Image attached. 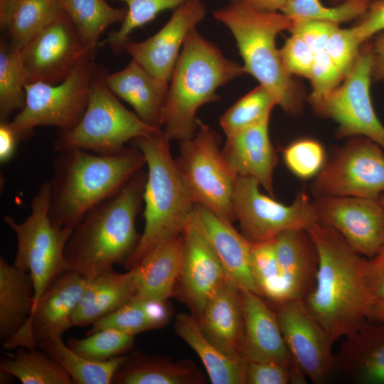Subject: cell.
Returning <instances> with one entry per match:
<instances>
[{
	"label": "cell",
	"instance_id": "32",
	"mask_svg": "<svg viewBox=\"0 0 384 384\" xmlns=\"http://www.w3.org/2000/svg\"><path fill=\"white\" fill-rule=\"evenodd\" d=\"M201 377L191 365L147 356H126L116 372V384H191Z\"/></svg>",
	"mask_w": 384,
	"mask_h": 384
},
{
	"label": "cell",
	"instance_id": "52",
	"mask_svg": "<svg viewBox=\"0 0 384 384\" xmlns=\"http://www.w3.org/2000/svg\"><path fill=\"white\" fill-rule=\"evenodd\" d=\"M373 53L372 78L384 80V33L379 34L371 43Z\"/></svg>",
	"mask_w": 384,
	"mask_h": 384
},
{
	"label": "cell",
	"instance_id": "31",
	"mask_svg": "<svg viewBox=\"0 0 384 384\" xmlns=\"http://www.w3.org/2000/svg\"><path fill=\"white\" fill-rule=\"evenodd\" d=\"M63 11L61 0H0V27L8 41L21 48Z\"/></svg>",
	"mask_w": 384,
	"mask_h": 384
},
{
	"label": "cell",
	"instance_id": "33",
	"mask_svg": "<svg viewBox=\"0 0 384 384\" xmlns=\"http://www.w3.org/2000/svg\"><path fill=\"white\" fill-rule=\"evenodd\" d=\"M40 348L59 363L69 373L73 383L110 384L126 356L97 362L83 358L65 345L62 336H48L37 340Z\"/></svg>",
	"mask_w": 384,
	"mask_h": 384
},
{
	"label": "cell",
	"instance_id": "39",
	"mask_svg": "<svg viewBox=\"0 0 384 384\" xmlns=\"http://www.w3.org/2000/svg\"><path fill=\"white\" fill-rule=\"evenodd\" d=\"M274 239L252 242L251 265L260 295L279 306L288 302V298L278 267Z\"/></svg>",
	"mask_w": 384,
	"mask_h": 384
},
{
	"label": "cell",
	"instance_id": "42",
	"mask_svg": "<svg viewBox=\"0 0 384 384\" xmlns=\"http://www.w3.org/2000/svg\"><path fill=\"white\" fill-rule=\"evenodd\" d=\"M78 339L70 338L67 345L74 352L92 361L102 362L131 350L134 336L114 329H104Z\"/></svg>",
	"mask_w": 384,
	"mask_h": 384
},
{
	"label": "cell",
	"instance_id": "35",
	"mask_svg": "<svg viewBox=\"0 0 384 384\" xmlns=\"http://www.w3.org/2000/svg\"><path fill=\"white\" fill-rule=\"evenodd\" d=\"M1 372L23 384H73L67 370L38 348L19 347L13 357L1 360Z\"/></svg>",
	"mask_w": 384,
	"mask_h": 384
},
{
	"label": "cell",
	"instance_id": "40",
	"mask_svg": "<svg viewBox=\"0 0 384 384\" xmlns=\"http://www.w3.org/2000/svg\"><path fill=\"white\" fill-rule=\"evenodd\" d=\"M373 0H345L326 6L320 0H288L281 12L294 20H316L336 25L361 17Z\"/></svg>",
	"mask_w": 384,
	"mask_h": 384
},
{
	"label": "cell",
	"instance_id": "16",
	"mask_svg": "<svg viewBox=\"0 0 384 384\" xmlns=\"http://www.w3.org/2000/svg\"><path fill=\"white\" fill-rule=\"evenodd\" d=\"M87 278L68 270L49 284L35 304L26 324L3 341V346L35 348L39 338L62 334L73 326L72 318L84 292Z\"/></svg>",
	"mask_w": 384,
	"mask_h": 384
},
{
	"label": "cell",
	"instance_id": "45",
	"mask_svg": "<svg viewBox=\"0 0 384 384\" xmlns=\"http://www.w3.org/2000/svg\"><path fill=\"white\" fill-rule=\"evenodd\" d=\"M362 46L353 29L338 26L330 36L325 52L346 76L351 69Z\"/></svg>",
	"mask_w": 384,
	"mask_h": 384
},
{
	"label": "cell",
	"instance_id": "23",
	"mask_svg": "<svg viewBox=\"0 0 384 384\" xmlns=\"http://www.w3.org/2000/svg\"><path fill=\"white\" fill-rule=\"evenodd\" d=\"M269 119L226 137L222 150L238 176L255 178L274 197L273 173L278 158L269 137Z\"/></svg>",
	"mask_w": 384,
	"mask_h": 384
},
{
	"label": "cell",
	"instance_id": "19",
	"mask_svg": "<svg viewBox=\"0 0 384 384\" xmlns=\"http://www.w3.org/2000/svg\"><path fill=\"white\" fill-rule=\"evenodd\" d=\"M182 235V260L177 283L182 297L198 317L210 298L228 279L217 255L192 216Z\"/></svg>",
	"mask_w": 384,
	"mask_h": 384
},
{
	"label": "cell",
	"instance_id": "34",
	"mask_svg": "<svg viewBox=\"0 0 384 384\" xmlns=\"http://www.w3.org/2000/svg\"><path fill=\"white\" fill-rule=\"evenodd\" d=\"M169 314L166 302L133 298L115 311L94 322L86 334L111 328L134 336L162 328L167 324Z\"/></svg>",
	"mask_w": 384,
	"mask_h": 384
},
{
	"label": "cell",
	"instance_id": "9",
	"mask_svg": "<svg viewBox=\"0 0 384 384\" xmlns=\"http://www.w3.org/2000/svg\"><path fill=\"white\" fill-rule=\"evenodd\" d=\"M49 201L50 186L46 181L33 198L31 211L23 221L18 223L9 215L4 217L17 239L13 265L28 272L33 279L34 306L53 280L68 270L65 249L73 229L58 228L52 223Z\"/></svg>",
	"mask_w": 384,
	"mask_h": 384
},
{
	"label": "cell",
	"instance_id": "51",
	"mask_svg": "<svg viewBox=\"0 0 384 384\" xmlns=\"http://www.w3.org/2000/svg\"><path fill=\"white\" fill-rule=\"evenodd\" d=\"M21 142L9 121L0 122V161L4 164L13 158Z\"/></svg>",
	"mask_w": 384,
	"mask_h": 384
},
{
	"label": "cell",
	"instance_id": "25",
	"mask_svg": "<svg viewBox=\"0 0 384 384\" xmlns=\"http://www.w3.org/2000/svg\"><path fill=\"white\" fill-rule=\"evenodd\" d=\"M375 322L369 321L345 337L336 361L346 380L384 384V324Z\"/></svg>",
	"mask_w": 384,
	"mask_h": 384
},
{
	"label": "cell",
	"instance_id": "14",
	"mask_svg": "<svg viewBox=\"0 0 384 384\" xmlns=\"http://www.w3.org/2000/svg\"><path fill=\"white\" fill-rule=\"evenodd\" d=\"M95 50L85 45L63 11L21 48L26 84L59 83Z\"/></svg>",
	"mask_w": 384,
	"mask_h": 384
},
{
	"label": "cell",
	"instance_id": "3",
	"mask_svg": "<svg viewBox=\"0 0 384 384\" xmlns=\"http://www.w3.org/2000/svg\"><path fill=\"white\" fill-rule=\"evenodd\" d=\"M146 174H135L114 196L90 210L73 228L66 244L68 270L86 278L124 264L140 236L136 218L143 201Z\"/></svg>",
	"mask_w": 384,
	"mask_h": 384
},
{
	"label": "cell",
	"instance_id": "49",
	"mask_svg": "<svg viewBox=\"0 0 384 384\" xmlns=\"http://www.w3.org/2000/svg\"><path fill=\"white\" fill-rule=\"evenodd\" d=\"M363 276L374 309L384 302V246L375 256L364 259Z\"/></svg>",
	"mask_w": 384,
	"mask_h": 384
},
{
	"label": "cell",
	"instance_id": "11",
	"mask_svg": "<svg viewBox=\"0 0 384 384\" xmlns=\"http://www.w3.org/2000/svg\"><path fill=\"white\" fill-rule=\"evenodd\" d=\"M260 186L252 177L238 176L232 196L235 219L251 242L273 240L287 230H307L318 220L314 202L305 192H299L290 205H285L262 193Z\"/></svg>",
	"mask_w": 384,
	"mask_h": 384
},
{
	"label": "cell",
	"instance_id": "12",
	"mask_svg": "<svg viewBox=\"0 0 384 384\" xmlns=\"http://www.w3.org/2000/svg\"><path fill=\"white\" fill-rule=\"evenodd\" d=\"M312 194L379 198L384 193V150L357 137L326 160L311 186Z\"/></svg>",
	"mask_w": 384,
	"mask_h": 384
},
{
	"label": "cell",
	"instance_id": "41",
	"mask_svg": "<svg viewBox=\"0 0 384 384\" xmlns=\"http://www.w3.org/2000/svg\"><path fill=\"white\" fill-rule=\"evenodd\" d=\"M127 5V15L117 31L111 32L102 44H108L114 53L122 52L128 36L136 28L143 26L167 9H176L191 0H112Z\"/></svg>",
	"mask_w": 384,
	"mask_h": 384
},
{
	"label": "cell",
	"instance_id": "6",
	"mask_svg": "<svg viewBox=\"0 0 384 384\" xmlns=\"http://www.w3.org/2000/svg\"><path fill=\"white\" fill-rule=\"evenodd\" d=\"M213 16L233 36L245 73L265 87L285 112L299 113L302 105L299 90L275 43L279 33L291 31L294 20L281 11L258 10L240 0H230L213 11Z\"/></svg>",
	"mask_w": 384,
	"mask_h": 384
},
{
	"label": "cell",
	"instance_id": "15",
	"mask_svg": "<svg viewBox=\"0 0 384 384\" xmlns=\"http://www.w3.org/2000/svg\"><path fill=\"white\" fill-rule=\"evenodd\" d=\"M281 331L295 365L312 383H324L337 370L336 341L307 309L304 300L278 306Z\"/></svg>",
	"mask_w": 384,
	"mask_h": 384
},
{
	"label": "cell",
	"instance_id": "13",
	"mask_svg": "<svg viewBox=\"0 0 384 384\" xmlns=\"http://www.w3.org/2000/svg\"><path fill=\"white\" fill-rule=\"evenodd\" d=\"M372 70V47L368 43L360 48L342 82L314 108L337 123L341 137H367L384 150V126L375 112L370 97Z\"/></svg>",
	"mask_w": 384,
	"mask_h": 384
},
{
	"label": "cell",
	"instance_id": "54",
	"mask_svg": "<svg viewBox=\"0 0 384 384\" xmlns=\"http://www.w3.org/2000/svg\"><path fill=\"white\" fill-rule=\"evenodd\" d=\"M372 321L384 324V302L374 307Z\"/></svg>",
	"mask_w": 384,
	"mask_h": 384
},
{
	"label": "cell",
	"instance_id": "1",
	"mask_svg": "<svg viewBox=\"0 0 384 384\" xmlns=\"http://www.w3.org/2000/svg\"><path fill=\"white\" fill-rule=\"evenodd\" d=\"M319 254L316 283L304 302L336 341L372 321L373 304L363 276L364 258L342 235L319 220L307 230Z\"/></svg>",
	"mask_w": 384,
	"mask_h": 384
},
{
	"label": "cell",
	"instance_id": "29",
	"mask_svg": "<svg viewBox=\"0 0 384 384\" xmlns=\"http://www.w3.org/2000/svg\"><path fill=\"white\" fill-rule=\"evenodd\" d=\"M175 330L198 355L213 384H245V358H232L223 353L203 334L195 315L178 314Z\"/></svg>",
	"mask_w": 384,
	"mask_h": 384
},
{
	"label": "cell",
	"instance_id": "30",
	"mask_svg": "<svg viewBox=\"0 0 384 384\" xmlns=\"http://www.w3.org/2000/svg\"><path fill=\"white\" fill-rule=\"evenodd\" d=\"M34 285L30 273L0 257V338H9L30 318Z\"/></svg>",
	"mask_w": 384,
	"mask_h": 384
},
{
	"label": "cell",
	"instance_id": "17",
	"mask_svg": "<svg viewBox=\"0 0 384 384\" xmlns=\"http://www.w3.org/2000/svg\"><path fill=\"white\" fill-rule=\"evenodd\" d=\"M318 220L336 230L357 253L369 258L384 246V210L379 198L321 196L313 201Z\"/></svg>",
	"mask_w": 384,
	"mask_h": 384
},
{
	"label": "cell",
	"instance_id": "4",
	"mask_svg": "<svg viewBox=\"0 0 384 384\" xmlns=\"http://www.w3.org/2000/svg\"><path fill=\"white\" fill-rule=\"evenodd\" d=\"M245 73L194 28L188 34L169 82L161 129L170 140L181 142L196 133L197 112L219 100L217 90Z\"/></svg>",
	"mask_w": 384,
	"mask_h": 384
},
{
	"label": "cell",
	"instance_id": "5",
	"mask_svg": "<svg viewBox=\"0 0 384 384\" xmlns=\"http://www.w3.org/2000/svg\"><path fill=\"white\" fill-rule=\"evenodd\" d=\"M170 141L162 129L132 141L144 157L147 173L143 193L144 228L124 263L127 270L161 242L182 234L196 204L172 157Z\"/></svg>",
	"mask_w": 384,
	"mask_h": 384
},
{
	"label": "cell",
	"instance_id": "50",
	"mask_svg": "<svg viewBox=\"0 0 384 384\" xmlns=\"http://www.w3.org/2000/svg\"><path fill=\"white\" fill-rule=\"evenodd\" d=\"M358 23L352 27L363 44L384 31V0H373Z\"/></svg>",
	"mask_w": 384,
	"mask_h": 384
},
{
	"label": "cell",
	"instance_id": "27",
	"mask_svg": "<svg viewBox=\"0 0 384 384\" xmlns=\"http://www.w3.org/2000/svg\"><path fill=\"white\" fill-rule=\"evenodd\" d=\"M182 253V234L159 243L132 268L137 285L133 298L167 302L178 282Z\"/></svg>",
	"mask_w": 384,
	"mask_h": 384
},
{
	"label": "cell",
	"instance_id": "37",
	"mask_svg": "<svg viewBox=\"0 0 384 384\" xmlns=\"http://www.w3.org/2000/svg\"><path fill=\"white\" fill-rule=\"evenodd\" d=\"M26 76L21 48L6 39L0 41V122H8L26 104Z\"/></svg>",
	"mask_w": 384,
	"mask_h": 384
},
{
	"label": "cell",
	"instance_id": "24",
	"mask_svg": "<svg viewBox=\"0 0 384 384\" xmlns=\"http://www.w3.org/2000/svg\"><path fill=\"white\" fill-rule=\"evenodd\" d=\"M288 302L304 300L315 286L319 266L316 247L306 230L292 229L274 239Z\"/></svg>",
	"mask_w": 384,
	"mask_h": 384
},
{
	"label": "cell",
	"instance_id": "28",
	"mask_svg": "<svg viewBox=\"0 0 384 384\" xmlns=\"http://www.w3.org/2000/svg\"><path fill=\"white\" fill-rule=\"evenodd\" d=\"M134 269L126 273L112 270L87 278L80 301L72 318L73 326H86L129 302L136 293Z\"/></svg>",
	"mask_w": 384,
	"mask_h": 384
},
{
	"label": "cell",
	"instance_id": "10",
	"mask_svg": "<svg viewBox=\"0 0 384 384\" xmlns=\"http://www.w3.org/2000/svg\"><path fill=\"white\" fill-rule=\"evenodd\" d=\"M94 59L95 51L59 83L25 84L26 104L9 122L20 141L31 137L36 127L52 126L65 131L78 123L87 106L100 65Z\"/></svg>",
	"mask_w": 384,
	"mask_h": 384
},
{
	"label": "cell",
	"instance_id": "47",
	"mask_svg": "<svg viewBox=\"0 0 384 384\" xmlns=\"http://www.w3.org/2000/svg\"><path fill=\"white\" fill-rule=\"evenodd\" d=\"M279 54L284 68L291 75L309 78L316 53L302 38L292 33L279 49Z\"/></svg>",
	"mask_w": 384,
	"mask_h": 384
},
{
	"label": "cell",
	"instance_id": "55",
	"mask_svg": "<svg viewBox=\"0 0 384 384\" xmlns=\"http://www.w3.org/2000/svg\"><path fill=\"white\" fill-rule=\"evenodd\" d=\"M379 201L383 206V208L384 210V193L380 195L379 197Z\"/></svg>",
	"mask_w": 384,
	"mask_h": 384
},
{
	"label": "cell",
	"instance_id": "7",
	"mask_svg": "<svg viewBox=\"0 0 384 384\" xmlns=\"http://www.w3.org/2000/svg\"><path fill=\"white\" fill-rule=\"evenodd\" d=\"M107 72L99 65L82 118L72 129L59 130L53 146L58 153L80 149L115 154L127 142L161 129L145 123L120 102L106 83Z\"/></svg>",
	"mask_w": 384,
	"mask_h": 384
},
{
	"label": "cell",
	"instance_id": "43",
	"mask_svg": "<svg viewBox=\"0 0 384 384\" xmlns=\"http://www.w3.org/2000/svg\"><path fill=\"white\" fill-rule=\"evenodd\" d=\"M282 156L288 169L302 179L316 176L326 161L324 146L311 139L291 143L283 149Z\"/></svg>",
	"mask_w": 384,
	"mask_h": 384
},
{
	"label": "cell",
	"instance_id": "36",
	"mask_svg": "<svg viewBox=\"0 0 384 384\" xmlns=\"http://www.w3.org/2000/svg\"><path fill=\"white\" fill-rule=\"evenodd\" d=\"M63 9L75 26L82 42L95 49L104 31L122 22L127 9L110 6L105 0H61Z\"/></svg>",
	"mask_w": 384,
	"mask_h": 384
},
{
	"label": "cell",
	"instance_id": "20",
	"mask_svg": "<svg viewBox=\"0 0 384 384\" xmlns=\"http://www.w3.org/2000/svg\"><path fill=\"white\" fill-rule=\"evenodd\" d=\"M193 219L217 255L227 279L241 291L260 295L251 265L252 242L232 225L198 203Z\"/></svg>",
	"mask_w": 384,
	"mask_h": 384
},
{
	"label": "cell",
	"instance_id": "2",
	"mask_svg": "<svg viewBox=\"0 0 384 384\" xmlns=\"http://www.w3.org/2000/svg\"><path fill=\"white\" fill-rule=\"evenodd\" d=\"M146 165L135 146L110 154L60 152L48 181V214L58 228L73 229L93 208L117 193Z\"/></svg>",
	"mask_w": 384,
	"mask_h": 384
},
{
	"label": "cell",
	"instance_id": "44",
	"mask_svg": "<svg viewBox=\"0 0 384 384\" xmlns=\"http://www.w3.org/2000/svg\"><path fill=\"white\" fill-rule=\"evenodd\" d=\"M344 78L325 50L316 53L309 78L311 85L309 102L313 107L335 90Z\"/></svg>",
	"mask_w": 384,
	"mask_h": 384
},
{
	"label": "cell",
	"instance_id": "53",
	"mask_svg": "<svg viewBox=\"0 0 384 384\" xmlns=\"http://www.w3.org/2000/svg\"><path fill=\"white\" fill-rule=\"evenodd\" d=\"M245 4L261 11H281L288 0H240Z\"/></svg>",
	"mask_w": 384,
	"mask_h": 384
},
{
	"label": "cell",
	"instance_id": "26",
	"mask_svg": "<svg viewBox=\"0 0 384 384\" xmlns=\"http://www.w3.org/2000/svg\"><path fill=\"white\" fill-rule=\"evenodd\" d=\"M105 81L112 92L127 102L142 121L161 129L169 83L151 75L134 60L119 71L107 72Z\"/></svg>",
	"mask_w": 384,
	"mask_h": 384
},
{
	"label": "cell",
	"instance_id": "21",
	"mask_svg": "<svg viewBox=\"0 0 384 384\" xmlns=\"http://www.w3.org/2000/svg\"><path fill=\"white\" fill-rule=\"evenodd\" d=\"M241 297L244 358L251 361L295 366L282 335L277 313L272 311L262 297L255 292L241 291Z\"/></svg>",
	"mask_w": 384,
	"mask_h": 384
},
{
	"label": "cell",
	"instance_id": "38",
	"mask_svg": "<svg viewBox=\"0 0 384 384\" xmlns=\"http://www.w3.org/2000/svg\"><path fill=\"white\" fill-rule=\"evenodd\" d=\"M274 98L259 85L239 99L220 117L219 122L226 137L270 119Z\"/></svg>",
	"mask_w": 384,
	"mask_h": 384
},
{
	"label": "cell",
	"instance_id": "48",
	"mask_svg": "<svg viewBox=\"0 0 384 384\" xmlns=\"http://www.w3.org/2000/svg\"><path fill=\"white\" fill-rule=\"evenodd\" d=\"M338 25L316 20H294L291 33L302 38L315 52L324 51L327 41Z\"/></svg>",
	"mask_w": 384,
	"mask_h": 384
},
{
	"label": "cell",
	"instance_id": "8",
	"mask_svg": "<svg viewBox=\"0 0 384 384\" xmlns=\"http://www.w3.org/2000/svg\"><path fill=\"white\" fill-rule=\"evenodd\" d=\"M176 163L196 203L226 222L236 220L232 196L238 176L226 160L214 129L199 120L195 134L179 142Z\"/></svg>",
	"mask_w": 384,
	"mask_h": 384
},
{
	"label": "cell",
	"instance_id": "18",
	"mask_svg": "<svg viewBox=\"0 0 384 384\" xmlns=\"http://www.w3.org/2000/svg\"><path fill=\"white\" fill-rule=\"evenodd\" d=\"M206 14L202 0H191L174 9L166 24L144 41H127L122 51L157 79L169 83L184 41Z\"/></svg>",
	"mask_w": 384,
	"mask_h": 384
},
{
	"label": "cell",
	"instance_id": "46",
	"mask_svg": "<svg viewBox=\"0 0 384 384\" xmlns=\"http://www.w3.org/2000/svg\"><path fill=\"white\" fill-rule=\"evenodd\" d=\"M302 373L296 365L288 366L274 362L247 361L245 384H294Z\"/></svg>",
	"mask_w": 384,
	"mask_h": 384
},
{
	"label": "cell",
	"instance_id": "22",
	"mask_svg": "<svg viewBox=\"0 0 384 384\" xmlns=\"http://www.w3.org/2000/svg\"><path fill=\"white\" fill-rule=\"evenodd\" d=\"M198 321L205 336L223 353L245 358L241 290L236 286L226 280L208 301Z\"/></svg>",
	"mask_w": 384,
	"mask_h": 384
}]
</instances>
